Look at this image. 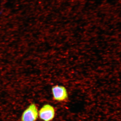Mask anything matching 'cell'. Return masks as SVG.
<instances>
[{
  "instance_id": "6da1fadb",
  "label": "cell",
  "mask_w": 121,
  "mask_h": 121,
  "mask_svg": "<svg viewBox=\"0 0 121 121\" xmlns=\"http://www.w3.org/2000/svg\"><path fill=\"white\" fill-rule=\"evenodd\" d=\"M52 91L53 99L59 102H65L68 99L66 88L62 85H56L52 87Z\"/></svg>"
},
{
  "instance_id": "7a4b0ae2",
  "label": "cell",
  "mask_w": 121,
  "mask_h": 121,
  "mask_svg": "<svg viewBox=\"0 0 121 121\" xmlns=\"http://www.w3.org/2000/svg\"><path fill=\"white\" fill-rule=\"evenodd\" d=\"M40 118L43 121H52L55 115V110L54 107L49 104L44 105L39 112Z\"/></svg>"
},
{
  "instance_id": "3957f363",
  "label": "cell",
  "mask_w": 121,
  "mask_h": 121,
  "mask_svg": "<svg viewBox=\"0 0 121 121\" xmlns=\"http://www.w3.org/2000/svg\"><path fill=\"white\" fill-rule=\"evenodd\" d=\"M38 116L37 106L35 103H32L23 113L20 121H36Z\"/></svg>"
}]
</instances>
